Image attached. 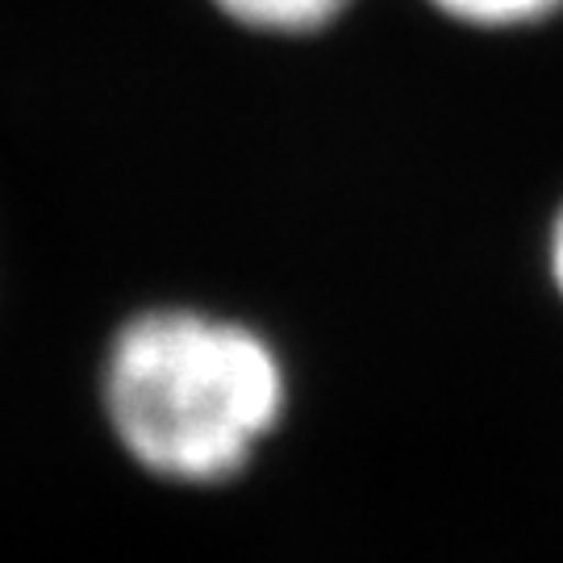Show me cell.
<instances>
[{"instance_id": "obj_1", "label": "cell", "mask_w": 563, "mask_h": 563, "mask_svg": "<svg viewBox=\"0 0 563 563\" xmlns=\"http://www.w3.org/2000/svg\"><path fill=\"white\" fill-rule=\"evenodd\" d=\"M104 418L151 476L218 484L255 460L288 405V376L260 330L201 309H151L104 360Z\"/></svg>"}, {"instance_id": "obj_2", "label": "cell", "mask_w": 563, "mask_h": 563, "mask_svg": "<svg viewBox=\"0 0 563 563\" xmlns=\"http://www.w3.org/2000/svg\"><path fill=\"white\" fill-rule=\"evenodd\" d=\"M225 18L263 34H313L339 18L351 0H213Z\"/></svg>"}, {"instance_id": "obj_3", "label": "cell", "mask_w": 563, "mask_h": 563, "mask_svg": "<svg viewBox=\"0 0 563 563\" xmlns=\"http://www.w3.org/2000/svg\"><path fill=\"white\" fill-rule=\"evenodd\" d=\"M443 18L467 30H488V34H514V30H534L563 13V0H426Z\"/></svg>"}, {"instance_id": "obj_4", "label": "cell", "mask_w": 563, "mask_h": 563, "mask_svg": "<svg viewBox=\"0 0 563 563\" xmlns=\"http://www.w3.org/2000/svg\"><path fill=\"white\" fill-rule=\"evenodd\" d=\"M547 272H551V284L563 297V205L555 209V222H551V234H547Z\"/></svg>"}]
</instances>
